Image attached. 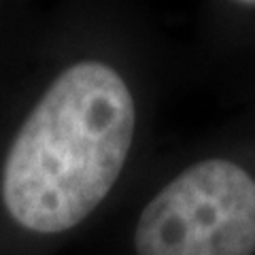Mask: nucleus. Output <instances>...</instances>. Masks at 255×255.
Listing matches in <instances>:
<instances>
[{"label":"nucleus","instance_id":"nucleus-2","mask_svg":"<svg viewBox=\"0 0 255 255\" xmlns=\"http://www.w3.org/2000/svg\"><path fill=\"white\" fill-rule=\"evenodd\" d=\"M136 255H255V172L204 157L164 183L134 228Z\"/></svg>","mask_w":255,"mask_h":255},{"label":"nucleus","instance_id":"nucleus-1","mask_svg":"<svg viewBox=\"0 0 255 255\" xmlns=\"http://www.w3.org/2000/svg\"><path fill=\"white\" fill-rule=\"evenodd\" d=\"M136 134L124 75L100 60L64 68L21 122L4 155L0 198L28 232L77 228L105 202Z\"/></svg>","mask_w":255,"mask_h":255}]
</instances>
